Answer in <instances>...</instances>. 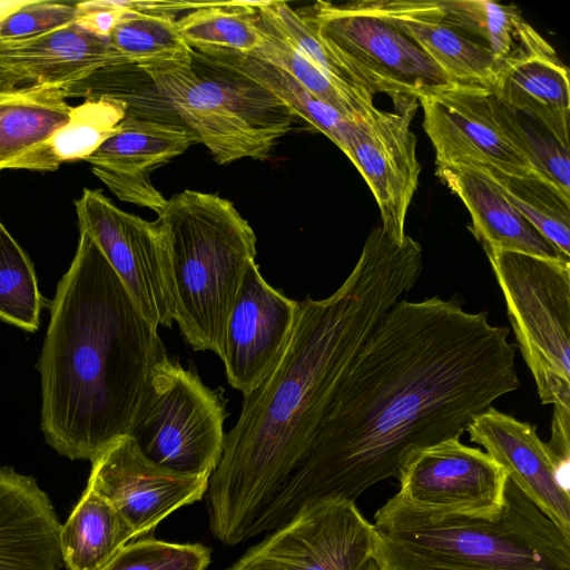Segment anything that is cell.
Masks as SVG:
<instances>
[{
	"label": "cell",
	"instance_id": "obj_7",
	"mask_svg": "<svg viewBox=\"0 0 570 570\" xmlns=\"http://www.w3.org/2000/svg\"><path fill=\"white\" fill-rule=\"evenodd\" d=\"M484 253L541 402L570 410V259Z\"/></svg>",
	"mask_w": 570,
	"mask_h": 570
},
{
	"label": "cell",
	"instance_id": "obj_14",
	"mask_svg": "<svg viewBox=\"0 0 570 570\" xmlns=\"http://www.w3.org/2000/svg\"><path fill=\"white\" fill-rule=\"evenodd\" d=\"M90 462L86 487L116 508L131 525L135 539L151 535L168 515L200 501L210 478L155 463L131 435L114 440Z\"/></svg>",
	"mask_w": 570,
	"mask_h": 570
},
{
	"label": "cell",
	"instance_id": "obj_41",
	"mask_svg": "<svg viewBox=\"0 0 570 570\" xmlns=\"http://www.w3.org/2000/svg\"><path fill=\"white\" fill-rule=\"evenodd\" d=\"M29 0H0V19L23 7Z\"/></svg>",
	"mask_w": 570,
	"mask_h": 570
},
{
	"label": "cell",
	"instance_id": "obj_16",
	"mask_svg": "<svg viewBox=\"0 0 570 570\" xmlns=\"http://www.w3.org/2000/svg\"><path fill=\"white\" fill-rule=\"evenodd\" d=\"M299 302L271 286L253 261L246 268L225 337L222 361L227 382L248 394L284 352L295 327Z\"/></svg>",
	"mask_w": 570,
	"mask_h": 570
},
{
	"label": "cell",
	"instance_id": "obj_6",
	"mask_svg": "<svg viewBox=\"0 0 570 570\" xmlns=\"http://www.w3.org/2000/svg\"><path fill=\"white\" fill-rule=\"evenodd\" d=\"M136 68L149 77L218 165L242 158L265 160L292 129V110L247 75L226 49H191L189 62Z\"/></svg>",
	"mask_w": 570,
	"mask_h": 570
},
{
	"label": "cell",
	"instance_id": "obj_11",
	"mask_svg": "<svg viewBox=\"0 0 570 570\" xmlns=\"http://www.w3.org/2000/svg\"><path fill=\"white\" fill-rule=\"evenodd\" d=\"M374 530L356 502L326 498L304 504L226 570H363Z\"/></svg>",
	"mask_w": 570,
	"mask_h": 570
},
{
	"label": "cell",
	"instance_id": "obj_21",
	"mask_svg": "<svg viewBox=\"0 0 570 570\" xmlns=\"http://www.w3.org/2000/svg\"><path fill=\"white\" fill-rule=\"evenodd\" d=\"M454 86L493 91L499 71L490 51L442 20L438 1H371Z\"/></svg>",
	"mask_w": 570,
	"mask_h": 570
},
{
	"label": "cell",
	"instance_id": "obj_33",
	"mask_svg": "<svg viewBox=\"0 0 570 570\" xmlns=\"http://www.w3.org/2000/svg\"><path fill=\"white\" fill-rule=\"evenodd\" d=\"M491 109L497 125L511 146L534 173L570 195L569 150L542 126L498 100L491 91Z\"/></svg>",
	"mask_w": 570,
	"mask_h": 570
},
{
	"label": "cell",
	"instance_id": "obj_26",
	"mask_svg": "<svg viewBox=\"0 0 570 570\" xmlns=\"http://www.w3.org/2000/svg\"><path fill=\"white\" fill-rule=\"evenodd\" d=\"M132 540L131 525L88 487L59 532V548L68 570H100Z\"/></svg>",
	"mask_w": 570,
	"mask_h": 570
},
{
	"label": "cell",
	"instance_id": "obj_30",
	"mask_svg": "<svg viewBox=\"0 0 570 570\" xmlns=\"http://www.w3.org/2000/svg\"><path fill=\"white\" fill-rule=\"evenodd\" d=\"M227 51L247 75L284 102L295 116L303 118L324 134L346 155L353 120H348L337 110L320 100L274 63L253 53Z\"/></svg>",
	"mask_w": 570,
	"mask_h": 570
},
{
	"label": "cell",
	"instance_id": "obj_27",
	"mask_svg": "<svg viewBox=\"0 0 570 570\" xmlns=\"http://www.w3.org/2000/svg\"><path fill=\"white\" fill-rule=\"evenodd\" d=\"M472 167L499 187L560 257L570 259V195L537 173L511 176L482 166Z\"/></svg>",
	"mask_w": 570,
	"mask_h": 570
},
{
	"label": "cell",
	"instance_id": "obj_4",
	"mask_svg": "<svg viewBox=\"0 0 570 570\" xmlns=\"http://www.w3.org/2000/svg\"><path fill=\"white\" fill-rule=\"evenodd\" d=\"M372 524L380 570H570V533L510 478L494 518L421 510L394 494Z\"/></svg>",
	"mask_w": 570,
	"mask_h": 570
},
{
	"label": "cell",
	"instance_id": "obj_28",
	"mask_svg": "<svg viewBox=\"0 0 570 570\" xmlns=\"http://www.w3.org/2000/svg\"><path fill=\"white\" fill-rule=\"evenodd\" d=\"M178 31L193 50L227 49L255 52L264 41L257 1H203L176 19Z\"/></svg>",
	"mask_w": 570,
	"mask_h": 570
},
{
	"label": "cell",
	"instance_id": "obj_42",
	"mask_svg": "<svg viewBox=\"0 0 570 570\" xmlns=\"http://www.w3.org/2000/svg\"><path fill=\"white\" fill-rule=\"evenodd\" d=\"M363 570H380L373 559L365 566Z\"/></svg>",
	"mask_w": 570,
	"mask_h": 570
},
{
	"label": "cell",
	"instance_id": "obj_35",
	"mask_svg": "<svg viewBox=\"0 0 570 570\" xmlns=\"http://www.w3.org/2000/svg\"><path fill=\"white\" fill-rule=\"evenodd\" d=\"M41 307L33 264L0 222V320L33 333L40 325Z\"/></svg>",
	"mask_w": 570,
	"mask_h": 570
},
{
	"label": "cell",
	"instance_id": "obj_12",
	"mask_svg": "<svg viewBox=\"0 0 570 570\" xmlns=\"http://www.w3.org/2000/svg\"><path fill=\"white\" fill-rule=\"evenodd\" d=\"M393 101L395 111L374 106L352 121L346 157L372 190L382 227L393 239L402 242L421 171L416 136L411 129L417 99L400 96Z\"/></svg>",
	"mask_w": 570,
	"mask_h": 570
},
{
	"label": "cell",
	"instance_id": "obj_13",
	"mask_svg": "<svg viewBox=\"0 0 570 570\" xmlns=\"http://www.w3.org/2000/svg\"><path fill=\"white\" fill-rule=\"evenodd\" d=\"M508 478L487 452L449 439L411 456L395 494L416 509L491 519L503 508Z\"/></svg>",
	"mask_w": 570,
	"mask_h": 570
},
{
	"label": "cell",
	"instance_id": "obj_25",
	"mask_svg": "<svg viewBox=\"0 0 570 570\" xmlns=\"http://www.w3.org/2000/svg\"><path fill=\"white\" fill-rule=\"evenodd\" d=\"M128 104L120 98H87L72 107L69 121L42 144L11 161L7 169L53 171L63 163L87 160L125 119Z\"/></svg>",
	"mask_w": 570,
	"mask_h": 570
},
{
	"label": "cell",
	"instance_id": "obj_15",
	"mask_svg": "<svg viewBox=\"0 0 570 570\" xmlns=\"http://www.w3.org/2000/svg\"><path fill=\"white\" fill-rule=\"evenodd\" d=\"M490 96L488 89L453 86L417 98L436 167L482 166L511 176L534 173L497 125Z\"/></svg>",
	"mask_w": 570,
	"mask_h": 570
},
{
	"label": "cell",
	"instance_id": "obj_2",
	"mask_svg": "<svg viewBox=\"0 0 570 570\" xmlns=\"http://www.w3.org/2000/svg\"><path fill=\"white\" fill-rule=\"evenodd\" d=\"M423 252L376 225L344 283L299 302L292 336L267 375L244 395L205 494L213 535L252 539L258 518L311 448L355 357L379 323L419 281Z\"/></svg>",
	"mask_w": 570,
	"mask_h": 570
},
{
	"label": "cell",
	"instance_id": "obj_17",
	"mask_svg": "<svg viewBox=\"0 0 570 570\" xmlns=\"http://www.w3.org/2000/svg\"><path fill=\"white\" fill-rule=\"evenodd\" d=\"M199 142L186 126L128 109L117 131L86 160L92 174L120 200L161 213L167 199L151 173Z\"/></svg>",
	"mask_w": 570,
	"mask_h": 570
},
{
	"label": "cell",
	"instance_id": "obj_24",
	"mask_svg": "<svg viewBox=\"0 0 570 570\" xmlns=\"http://www.w3.org/2000/svg\"><path fill=\"white\" fill-rule=\"evenodd\" d=\"M494 97L525 115L564 148L569 147V69L558 56H538L503 71L493 89Z\"/></svg>",
	"mask_w": 570,
	"mask_h": 570
},
{
	"label": "cell",
	"instance_id": "obj_1",
	"mask_svg": "<svg viewBox=\"0 0 570 570\" xmlns=\"http://www.w3.org/2000/svg\"><path fill=\"white\" fill-rule=\"evenodd\" d=\"M509 328L456 297L400 299L355 357L306 454L258 518L252 537L306 503L356 502L399 479L416 452L460 439L471 421L520 386Z\"/></svg>",
	"mask_w": 570,
	"mask_h": 570
},
{
	"label": "cell",
	"instance_id": "obj_8",
	"mask_svg": "<svg viewBox=\"0 0 570 570\" xmlns=\"http://www.w3.org/2000/svg\"><path fill=\"white\" fill-rule=\"evenodd\" d=\"M226 403L222 389L167 357L149 374L129 435L155 463L210 476L224 452Z\"/></svg>",
	"mask_w": 570,
	"mask_h": 570
},
{
	"label": "cell",
	"instance_id": "obj_10",
	"mask_svg": "<svg viewBox=\"0 0 570 570\" xmlns=\"http://www.w3.org/2000/svg\"><path fill=\"white\" fill-rule=\"evenodd\" d=\"M75 207L79 230L100 248L139 312L155 327H170L176 301L161 224L120 209L100 189L85 188Z\"/></svg>",
	"mask_w": 570,
	"mask_h": 570
},
{
	"label": "cell",
	"instance_id": "obj_5",
	"mask_svg": "<svg viewBox=\"0 0 570 570\" xmlns=\"http://www.w3.org/2000/svg\"><path fill=\"white\" fill-rule=\"evenodd\" d=\"M157 220L168 240L174 321L195 351L222 358L230 312L256 257L254 229L230 200L190 189L167 199Z\"/></svg>",
	"mask_w": 570,
	"mask_h": 570
},
{
	"label": "cell",
	"instance_id": "obj_29",
	"mask_svg": "<svg viewBox=\"0 0 570 570\" xmlns=\"http://www.w3.org/2000/svg\"><path fill=\"white\" fill-rule=\"evenodd\" d=\"M71 109L58 87H40L30 96L1 102L0 170L66 125Z\"/></svg>",
	"mask_w": 570,
	"mask_h": 570
},
{
	"label": "cell",
	"instance_id": "obj_20",
	"mask_svg": "<svg viewBox=\"0 0 570 570\" xmlns=\"http://www.w3.org/2000/svg\"><path fill=\"white\" fill-rule=\"evenodd\" d=\"M120 65L129 63L108 38L76 23L36 37L0 40V67L23 85L61 88Z\"/></svg>",
	"mask_w": 570,
	"mask_h": 570
},
{
	"label": "cell",
	"instance_id": "obj_32",
	"mask_svg": "<svg viewBox=\"0 0 570 570\" xmlns=\"http://www.w3.org/2000/svg\"><path fill=\"white\" fill-rule=\"evenodd\" d=\"M258 26L264 36L256 57L274 63L291 75L320 100L348 120L360 118L371 108H364L337 88L278 28L257 1ZM374 107V106H373Z\"/></svg>",
	"mask_w": 570,
	"mask_h": 570
},
{
	"label": "cell",
	"instance_id": "obj_37",
	"mask_svg": "<svg viewBox=\"0 0 570 570\" xmlns=\"http://www.w3.org/2000/svg\"><path fill=\"white\" fill-rule=\"evenodd\" d=\"M76 3L29 0L0 19V40L40 36L75 23Z\"/></svg>",
	"mask_w": 570,
	"mask_h": 570
},
{
	"label": "cell",
	"instance_id": "obj_22",
	"mask_svg": "<svg viewBox=\"0 0 570 570\" xmlns=\"http://www.w3.org/2000/svg\"><path fill=\"white\" fill-rule=\"evenodd\" d=\"M435 175L469 210L472 220L470 230L483 249L560 257L554 247L505 198L499 187L474 167L440 166L436 167Z\"/></svg>",
	"mask_w": 570,
	"mask_h": 570
},
{
	"label": "cell",
	"instance_id": "obj_31",
	"mask_svg": "<svg viewBox=\"0 0 570 570\" xmlns=\"http://www.w3.org/2000/svg\"><path fill=\"white\" fill-rule=\"evenodd\" d=\"M175 17L167 13H127L110 33L109 42L129 65L136 67L189 62L191 48L180 36Z\"/></svg>",
	"mask_w": 570,
	"mask_h": 570
},
{
	"label": "cell",
	"instance_id": "obj_39",
	"mask_svg": "<svg viewBox=\"0 0 570 570\" xmlns=\"http://www.w3.org/2000/svg\"><path fill=\"white\" fill-rule=\"evenodd\" d=\"M559 464L569 470L570 462V410L554 405L551 439L547 442Z\"/></svg>",
	"mask_w": 570,
	"mask_h": 570
},
{
	"label": "cell",
	"instance_id": "obj_19",
	"mask_svg": "<svg viewBox=\"0 0 570 570\" xmlns=\"http://www.w3.org/2000/svg\"><path fill=\"white\" fill-rule=\"evenodd\" d=\"M60 527L38 481L0 465V570H60Z\"/></svg>",
	"mask_w": 570,
	"mask_h": 570
},
{
	"label": "cell",
	"instance_id": "obj_40",
	"mask_svg": "<svg viewBox=\"0 0 570 570\" xmlns=\"http://www.w3.org/2000/svg\"><path fill=\"white\" fill-rule=\"evenodd\" d=\"M36 85H23L14 75L0 67V104L24 98L39 89Z\"/></svg>",
	"mask_w": 570,
	"mask_h": 570
},
{
	"label": "cell",
	"instance_id": "obj_38",
	"mask_svg": "<svg viewBox=\"0 0 570 570\" xmlns=\"http://www.w3.org/2000/svg\"><path fill=\"white\" fill-rule=\"evenodd\" d=\"M130 12H134L132 1L77 2L75 23L96 36L109 38L121 18Z\"/></svg>",
	"mask_w": 570,
	"mask_h": 570
},
{
	"label": "cell",
	"instance_id": "obj_9",
	"mask_svg": "<svg viewBox=\"0 0 570 570\" xmlns=\"http://www.w3.org/2000/svg\"><path fill=\"white\" fill-rule=\"evenodd\" d=\"M317 37L351 65L374 95H422L453 87L436 65L371 1H317L297 10Z\"/></svg>",
	"mask_w": 570,
	"mask_h": 570
},
{
	"label": "cell",
	"instance_id": "obj_23",
	"mask_svg": "<svg viewBox=\"0 0 570 570\" xmlns=\"http://www.w3.org/2000/svg\"><path fill=\"white\" fill-rule=\"evenodd\" d=\"M438 2L445 23L490 51L499 76L532 57L557 55L515 4L504 6L485 0Z\"/></svg>",
	"mask_w": 570,
	"mask_h": 570
},
{
	"label": "cell",
	"instance_id": "obj_34",
	"mask_svg": "<svg viewBox=\"0 0 570 570\" xmlns=\"http://www.w3.org/2000/svg\"><path fill=\"white\" fill-rule=\"evenodd\" d=\"M284 35L345 95L364 108L373 107L374 92L366 80L328 48L285 1H262Z\"/></svg>",
	"mask_w": 570,
	"mask_h": 570
},
{
	"label": "cell",
	"instance_id": "obj_18",
	"mask_svg": "<svg viewBox=\"0 0 570 570\" xmlns=\"http://www.w3.org/2000/svg\"><path fill=\"white\" fill-rule=\"evenodd\" d=\"M465 432L543 513L570 533L569 470L559 464L535 425L490 406Z\"/></svg>",
	"mask_w": 570,
	"mask_h": 570
},
{
	"label": "cell",
	"instance_id": "obj_36",
	"mask_svg": "<svg viewBox=\"0 0 570 570\" xmlns=\"http://www.w3.org/2000/svg\"><path fill=\"white\" fill-rule=\"evenodd\" d=\"M212 550L200 543H177L151 535L127 543L100 570H207Z\"/></svg>",
	"mask_w": 570,
	"mask_h": 570
},
{
	"label": "cell",
	"instance_id": "obj_3",
	"mask_svg": "<svg viewBox=\"0 0 570 570\" xmlns=\"http://www.w3.org/2000/svg\"><path fill=\"white\" fill-rule=\"evenodd\" d=\"M167 357L157 327L94 239L79 230L37 364L46 443L69 460L91 461L129 435L149 374Z\"/></svg>",
	"mask_w": 570,
	"mask_h": 570
}]
</instances>
